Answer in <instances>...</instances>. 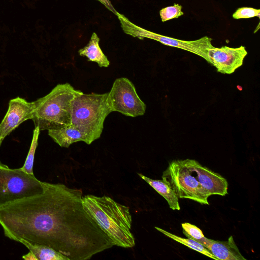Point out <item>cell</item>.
I'll return each instance as SVG.
<instances>
[{
    "label": "cell",
    "mask_w": 260,
    "mask_h": 260,
    "mask_svg": "<svg viewBox=\"0 0 260 260\" xmlns=\"http://www.w3.org/2000/svg\"><path fill=\"white\" fill-rule=\"evenodd\" d=\"M49 136L60 147L68 148L74 143H87L86 136L73 124L58 129L48 131Z\"/></svg>",
    "instance_id": "cell-12"
},
{
    "label": "cell",
    "mask_w": 260,
    "mask_h": 260,
    "mask_svg": "<svg viewBox=\"0 0 260 260\" xmlns=\"http://www.w3.org/2000/svg\"><path fill=\"white\" fill-rule=\"evenodd\" d=\"M83 92L68 83L57 84L48 94L34 102L32 119L40 131L58 129L71 124L72 104Z\"/></svg>",
    "instance_id": "cell-2"
},
{
    "label": "cell",
    "mask_w": 260,
    "mask_h": 260,
    "mask_svg": "<svg viewBox=\"0 0 260 260\" xmlns=\"http://www.w3.org/2000/svg\"><path fill=\"white\" fill-rule=\"evenodd\" d=\"M107 101L112 112L137 117L144 114L146 106L138 95L133 83L127 78L116 79L108 92Z\"/></svg>",
    "instance_id": "cell-7"
},
{
    "label": "cell",
    "mask_w": 260,
    "mask_h": 260,
    "mask_svg": "<svg viewBox=\"0 0 260 260\" xmlns=\"http://www.w3.org/2000/svg\"><path fill=\"white\" fill-rule=\"evenodd\" d=\"M260 10L250 7L238 8L233 14V17L236 19L249 18L254 17L259 18Z\"/></svg>",
    "instance_id": "cell-20"
},
{
    "label": "cell",
    "mask_w": 260,
    "mask_h": 260,
    "mask_svg": "<svg viewBox=\"0 0 260 260\" xmlns=\"http://www.w3.org/2000/svg\"><path fill=\"white\" fill-rule=\"evenodd\" d=\"M18 242L24 245L32 252L36 260H70L62 253L49 246L32 244L22 240H19Z\"/></svg>",
    "instance_id": "cell-15"
},
{
    "label": "cell",
    "mask_w": 260,
    "mask_h": 260,
    "mask_svg": "<svg viewBox=\"0 0 260 260\" xmlns=\"http://www.w3.org/2000/svg\"><path fill=\"white\" fill-rule=\"evenodd\" d=\"M40 133V129L38 126H35L33 132V136L29 151L23 166L20 168L24 172L34 175L33 172V166L34 162L35 154L38 146V138Z\"/></svg>",
    "instance_id": "cell-17"
},
{
    "label": "cell",
    "mask_w": 260,
    "mask_h": 260,
    "mask_svg": "<svg viewBox=\"0 0 260 260\" xmlns=\"http://www.w3.org/2000/svg\"><path fill=\"white\" fill-rule=\"evenodd\" d=\"M186 165L196 175L203 187L211 195L225 196L228 193V183L220 174L202 166L198 161L185 159Z\"/></svg>",
    "instance_id": "cell-10"
},
{
    "label": "cell",
    "mask_w": 260,
    "mask_h": 260,
    "mask_svg": "<svg viewBox=\"0 0 260 260\" xmlns=\"http://www.w3.org/2000/svg\"><path fill=\"white\" fill-rule=\"evenodd\" d=\"M107 96L108 93H83L73 102L71 124L86 136L87 144L100 138L105 120L111 112Z\"/></svg>",
    "instance_id": "cell-3"
},
{
    "label": "cell",
    "mask_w": 260,
    "mask_h": 260,
    "mask_svg": "<svg viewBox=\"0 0 260 260\" xmlns=\"http://www.w3.org/2000/svg\"><path fill=\"white\" fill-rule=\"evenodd\" d=\"M82 201L85 210L108 236L113 246L127 248L135 245L128 207L106 196L85 195Z\"/></svg>",
    "instance_id": "cell-1"
},
{
    "label": "cell",
    "mask_w": 260,
    "mask_h": 260,
    "mask_svg": "<svg viewBox=\"0 0 260 260\" xmlns=\"http://www.w3.org/2000/svg\"><path fill=\"white\" fill-rule=\"evenodd\" d=\"M138 174L157 192L165 198L171 209L178 210L180 209L178 197L173 190L165 181L151 179L141 173H138Z\"/></svg>",
    "instance_id": "cell-14"
},
{
    "label": "cell",
    "mask_w": 260,
    "mask_h": 260,
    "mask_svg": "<svg viewBox=\"0 0 260 260\" xmlns=\"http://www.w3.org/2000/svg\"><path fill=\"white\" fill-rule=\"evenodd\" d=\"M182 7L177 4L161 9L159 15L162 22H165L174 18H177L184 14L181 9Z\"/></svg>",
    "instance_id": "cell-18"
},
{
    "label": "cell",
    "mask_w": 260,
    "mask_h": 260,
    "mask_svg": "<svg viewBox=\"0 0 260 260\" xmlns=\"http://www.w3.org/2000/svg\"><path fill=\"white\" fill-rule=\"evenodd\" d=\"M35 108L34 102H28L20 97L10 101L7 112L0 123V146L5 138L20 124L32 119Z\"/></svg>",
    "instance_id": "cell-9"
},
{
    "label": "cell",
    "mask_w": 260,
    "mask_h": 260,
    "mask_svg": "<svg viewBox=\"0 0 260 260\" xmlns=\"http://www.w3.org/2000/svg\"><path fill=\"white\" fill-rule=\"evenodd\" d=\"M116 15L125 34L140 39L148 38L154 40L164 45L190 52L208 61V49L213 46L211 44V38L205 36L194 41H184L174 39L142 28L134 24L123 15L118 12Z\"/></svg>",
    "instance_id": "cell-6"
},
{
    "label": "cell",
    "mask_w": 260,
    "mask_h": 260,
    "mask_svg": "<svg viewBox=\"0 0 260 260\" xmlns=\"http://www.w3.org/2000/svg\"><path fill=\"white\" fill-rule=\"evenodd\" d=\"M155 229L162 233L166 236L170 238L171 239L183 244L189 248L196 250L207 256L211 257L213 259L218 260L207 248L202 245L199 242L192 239L191 238H184L174 234H173L168 231H166L160 228L155 226Z\"/></svg>",
    "instance_id": "cell-16"
},
{
    "label": "cell",
    "mask_w": 260,
    "mask_h": 260,
    "mask_svg": "<svg viewBox=\"0 0 260 260\" xmlns=\"http://www.w3.org/2000/svg\"><path fill=\"white\" fill-rule=\"evenodd\" d=\"M162 179L175 192L178 198H185L202 205H209L210 195L198 181L184 159L169 162L164 171Z\"/></svg>",
    "instance_id": "cell-5"
},
{
    "label": "cell",
    "mask_w": 260,
    "mask_h": 260,
    "mask_svg": "<svg viewBox=\"0 0 260 260\" xmlns=\"http://www.w3.org/2000/svg\"><path fill=\"white\" fill-rule=\"evenodd\" d=\"M198 242L217 258L221 260H246L231 236L225 241L210 239L204 237Z\"/></svg>",
    "instance_id": "cell-11"
},
{
    "label": "cell",
    "mask_w": 260,
    "mask_h": 260,
    "mask_svg": "<svg viewBox=\"0 0 260 260\" xmlns=\"http://www.w3.org/2000/svg\"><path fill=\"white\" fill-rule=\"evenodd\" d=\"M104 5L109 10L116 15L117 12L114 9L109 0H97Z\"/></svg>",
    "instance_id": "cell-21"
},
{
    "label": "cell",
    "mask_w": 260,
    "mask_h": 260,
    "mask_svg": "<svg viewBox=\"0 0 260 260\" xmlns=\"http://www.w3.org/2000/svg\"><path fill=\"white\" fill-rule=\"evenodd\" d=\"M247 53L243 46L237 48L213 46L208 49L207 62L215 67L218 72L231 74L243 64Z\"/></svg>",
    "instance_id": "cell-8"
},
{
    "label": "cell",
    "mask_w": 260,
    "mask_h": 260,
    "mask_svg": "<svg viewBox=\"0 0 260 260\" xmlns=\"http://www.w3.org/2000/svg\"><path fill=\"white\" fill-rule=\"evenodd\" d=\"M22 258L25 260H36L35 255L32 252L29 251L27 254L23 255Z\"/></svg>",
    "instance_id": "cell-22"
},
{
    "label": "cell",
    "mask_w": 260,
    "mask_h": 260,
    "mask_svg": "<svg viewBox=\"0 0 260 260\" xmlns=\"http://www.w3.org/2000/svg\"><path fill=\"white\" fill-rule=\"evenodd\" d=\"M44 182L21 168L10 169L0 161V206L44 190Z\"/></svg>",
    "instance_id": "cell-4"
},
{
    "label": "cell",
    "mask_w": 260,
    "mask_h": 260,
    "mask_svg": "<svg viewBox=\"0 0 260 260\" xmlns=\"http://www.w3.org/2000/svg\"><path fill=\"white\" fill-rule=\"evenodd\" d=\"M183 233L189 238L197 241L203 239L205 236L202 230L198 226L188 222L181 223Z\"/></svg>",
    "instance_id": "cell-19"
},
{
    "label": "cell",
    "mask_w": 260,
    "mask_h": 260,
    "mask_svg": "<svg viewBox=\"0 0 260 260\" xmlns=\"http://www.w3.org/2000/svg\"><path fill=\"white\" fill-rule=\"evenodd\" d=\"M99 42L100 38L95 32H93L89 43L80 49L78 53L86 57L89 61L95 62L100 67H108L110 61L101 50Z\"/></svg>",
    "instance_id": "cell-13"
}]
</instances>
